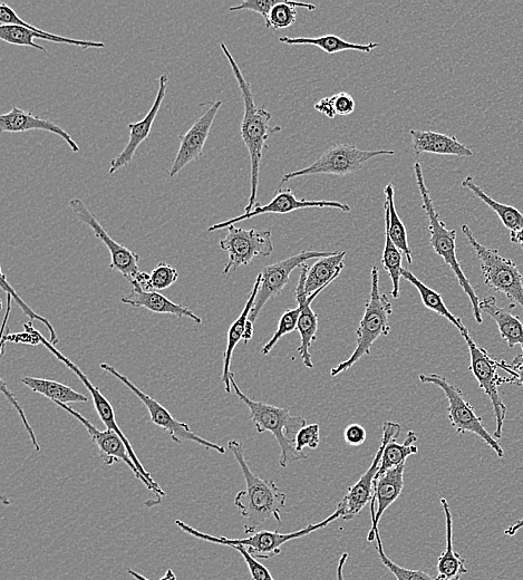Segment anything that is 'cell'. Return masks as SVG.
Listing matches in <instances>:
<instances>
[{"label":"cell","mask_w":523,"mask_h":580,"mask_svg":"<svg viewBox=\"0 0 523 580\" xmlns=\"http://www.w3.org/2000/svg\"><path fill=\"white\" fill-rule=\"evenodd\" d=\"M220 47L221 51L227 57L232 72H234L245 104V114L240 125V133L250 157L251 192L248 205L245 209V214H249L258 203L260 166L261 160L264 157V151L268 148L267 141L271 134L282 131V128L277 127V125H271L270 122L273 119V114L265 108H258L255 103L253 91H251V85L245 79L244 74H242L235 57L232 56L225 43H221Z\"/></svg>","instance_id":"cell-1"},{"label":"cell","mask_w":523,"mask_h":580,"mask_svg":"<svg viewBox=\"0 0 523 580\" xmlns=\"http://www.w3.org/2000/svg\"><path fill=\"white\" fill-rule=\"evenodd\" d=\"M228 448L234 454L242 475L246 481V489L238 492L235 506L246 519L245 533L253 535L261 525L271 518L282 524V510L286 506L287 496L280 491L273 480L259 478L250 470L244 444L237 440H230Z\"/></svg>","instance_id":"cell-2"},{"label":"cell","mask_w":523,"mask_h":580,"mask_svg":"<svg viewBox=\"0 0 523 580\" xmlns=\"http://www.w3.org/2000/svg\"><path fill=\"white\" fill-rule=\"evenodd\" d=\"M230 383L239 400L247 405L250 419L255 424L257 432H270L277 440L280 448V467L287 468L289 464L307 460V454L299 452L296 448L297 434L306 427V419L294 417L287 409L249 399L240 390L234 373L230 375Z\"/></svg>","instance_id":"cell-3"},{"label":"cell","mask_w":523,"mask_h":580,"mask_svg":"<svg viewBox=\"0 0 523 580\" xmlns=\"http://www.w3.org/2000/svg\"><path fill=\"white\" fill-rule=\"evenodd\" d=\"M413 170L423 200V209L429 219L431 247L435 251V254L440 256L444 260V263L450 267L455 277L458 278V282L463 289V292L466 293L470 299L474 318H476L477 323L482 324L483 318L480 309L481 301L466 274L463 273L457 257V231L454 229L449 230L441 220L437 209H435L430 191L425 185L424 174L420 162H415Z\"/></svg>","instance_id":"cell-4"},{"label":"cell","mask_w":523,"mask_h":580,"mask_svg":"<svg viewBox=\"0 0 523 580\" xmlns=\"http://www.w3.org/2000/svg\"><path fill=\"white\" fill-rule=\"evenodd\" d=\"M371 276L370 301L366 303L364 316L356 331L357 343L355 351L350 359L334 367L331 371L332 377L351 369L364 356L370 355L372 346L377 338L389 336L390 334L389 318L393 314V307L389 297L381 293L380 272L376 266H373Z\"/></svg>","instance_id":"cell-5"},{"label":"cell","mask_w":523,"mask_h":580,"mask_svg":"<svg viewBox=\"0 0 523 580\" xmlns=\"http://www.w3.org/2000/svg\"><path fill=\"white\" fill-rule=\"evenodd\" d=\"M462 232L480 260L484 284L505 295L512 306L523 308V275L515 261L501 256L498 249L480 244L469 226L463 225Z\"/></svg>","instance_id":"cell-6"},{"label":"cell","mask_w":523,"mask_h":580,"mask_svg":"<svg viewBox=\"0 0 523 580\" xmlns=\"http://www.w3.org/2000/svg\"><path fill=\"white\" fill-rule=\"evenodd\" d=\"M342 518V510L338 509L334 512L332 516H329L322 522H318L315 525H308L306 528L295 531L292 534H280L277 531H259L248 538L244 539H229L226 537L211 536L201 531L184 524L181 520H176V525L184 531V533L195 537L197 539L208 541V543H213L217 545H222L226 547L232 546H242L248 549L251 556L258 559H270L282 554V547L288 543L290 540L303 538L309 534L315 533V531L327 527L331 522Z\"/></svg>","instance_id":"cell-7"},{"label":"cell","mask_w":523,"mask_h":580,"mask_svg":"<svg viewBox=\"0 0 523 580\" xmlns=\"http://www.w3.org/2000/svg\"><path fill=\"white\" fill-rule=\"evenodd\" d=\"M419 380L423 384L437 385L447 396L449 402L448 418L455 431L460 434L473 433L478 435L481 440L488 444V447L497 453L499 458L505 457V451H503L501 444L484 427L482 419L478 417L476 410L464 398L463 392L457 385L450 383L439 374H421Z\"/></svg>","instance_id":"cell-8"},{"label":"cell","mask_w":523,"mask_h":580,"mask_svg":"<svg viewBox=\"0 0 523 580\" xmlns=\"http://www.w3.org/2000/svg\"><path fill=\"white\" fill-rule=\"evenodd\" d=\"M394 154L395 151H366L358 149L353 144L336 143L311 166L286 173L280 186L290 180L316 176V174H335V176L340 177L350 176V174L362 170L367 161L381 156H394Z\"/></svg>","instance_id":"cell-9"},{"label":"cell","mask_w":523,"mask_h":580,"mask_svg":"<svg viewBox=\"0 0 523 580\" xmlns=\"http://www.w3.org/2000/svg\"><path fill=\"white\" fill-rule=\"evenodd\" d=\"M466 340L470 352V371L479 383L480 389L489 396L492 403L493 412L497 421V430L495 437L497 440L502 438L503 424H505L507 415V406L503 403L499 394V386L506 383V377L498 374L499 362L493 359L484 348L477 345L472 340L469 331L461 333Z\"/></svg>","instance_id":"cell-10"},{"label":"cell","mask_w":523,"mask_h":580,"mask_svg":"<svg viewBox=\"0 0 523 580\" xmlns=\"http://www.w3.org/2000/svg\"><path fill=\"white\" fill-rule=\"evenodd\" d=\"M0 40L11 45L32 47L35 50L46 53V48L37 45L34 38H40L47 42L66 44L83 48H104V43L74 40V38L63 37L43 31L31 24H28L19 17L11 6L6 3L0 4Z\"/></svg>","instance_id":"cell-11"},{"label":"cell","mask_w":523,"mask_h":580,"mask_svg":"<svg viewBox=\"0 0 523 580\" xmlns=\"http://www.w3.org/2000/svg\"><path fill=\"white\" fill-rule=\"evenodd\" d=\"M220 247L228 254L224 274L235 272L239 267L248 266L257 257H269L274 251L273 234L270 230H246L235 225L228 227V235L220 240Z\"/></svg>","instance_id":"cell-12"},{"label":"cell","mask_w":523,"mask_h":580,"mask_svg":"<svg viewBox=\"0 0 523 580\" xmlns=\"http://www.w3.org/2000/svg\"><path fill=\"white\" fill-rule=\"evenodd\" d=\"M101 369L116 377V379L127 386V388H129L135 395H137L141 402L145 405V408L148 409L151 422L158 425L159 428L166 430L174 442L181 444L184 441H192L207 449L215 450L220 454H226L227 451L224 447L199 437L198 434L190 429L187 423H183L174 419L169 410L164 408V406H162L157 400L151 398L150 395L141 391L138 386H135L128 379L127 376L122 375L119 371H116L113 366L102 363Z\"/></svg>","instance_id":"cell-13"},{"label":"cell","mask_w":523,"mask_h":580,"mask_svg":"<svg viewBox=\"0 0 523 580\" xmlns=\"http://www.w3.org/2000/svg\"><path fill=\"white\" fill-rule=\"evenodd\" d=\"M36 334L38 337H40L41 344H43L45 346V348H47V350L50 351L56 357V359L58 361H61L62 363H64L65 366L67 367V369H70L72 372H74L76 374V376L79 377V379L82 381V383L84 384L87 391H89L91 393L93 403L95 406V410H96V412H98L99 417L101 418L102 422L104 423L106 429H109V430H112V431L118 433L120 435V437L122 438V440L125 442V444H127V449L129 451L130 457L133 460L135 466H137L141 475L151 483L154 490H156V495L158 496V498L160 499L161 497L166 496V493H164L163 490L161 489V487L158 485V483L156 481H154V479L151 477L150 473L144 469L143 464L141 463V461L137 457V454H135L134 449L131 446L130 441L128 440L127 437H125V434L120 429L119 424L116 423L115 414H114L113 406L111 405V403L104 398L103 394L101 393V391L98 388H95L93 383L89 380V377H87L82 372V370L80 369L79 366L75 365L69 359V357H66L60 351H58L57 348H55V346L51 342H48L47 340H45V337L40 332L36 331Z\"/></svg>","instance_id":"cell-14"},{"label":"cell","mask_w":523,"mask_h":580,"mask_svg":"<svg viewBox=\"0 0 523 580\" xmlns=\"http://www.w3.org/2000/svg\"><path fill=\"white\" fill-rule=\"evenodd\" d=\"M335 251L304 250L302 253L278 261L273 265L266 266L260 273L261 285L256 302L249 315V321L255 323L265 305L278 295L283 293L289 282L290 275L297 267H300L311 259H321L332 256Z\"/></svg>","instance_id":"cell-15"},{"label":"cell","mask_w":523,"mask_h":580,"mask_svg":"<svg viewBox=\"0 0 523 580\" xmlns=\"http://www.w3.org/2000/svg\"><path fill=\"white\" fill-rule=\"evenodd\" d=\"M70 208L83 224L92 228L95 237L100 239L106 248L110 250V267L127 278L132 288L137 287L139 277L142 273L139 266L140 256L137 253H133L132 250L116 243L108 234V231L104 229L101 222L92 214L91 210L85 206L83 200L79 198L72 199L70 201Z\"/></svg>","instance_id":"cell-16"},{"label":"cell","mask_w":523,"mask_h":580,"mask_svg":"<svg viewBox=\"0 0 523 580\" xmlns=\"http://www.w3.org/2000/svg\"><path fill=\"white\" fill-rule=\"evenodd\" d=\"M401 425L399 423L387 421L383 424V435L381 446L377 450L370 468L358 480L354 486L347 489L344 499L338 505V509L342 510L343 520H351L356 517L366 507L368 502L372 500L374 491V482L377 473H379L383 458L384 450L391 441L396 440L401 433Z\"/></svg>","instance_id":"cell-17"},{"label":"cell","mask_w":523,"mask_h":580,"mask_svg":"<svg viewBox=\"0 0 523 580\" xmlns=\"http://www.w3.org/2000/svg\"><path fill=\"white\" fill-rule=\"evenodd\" d=\"M55 404L60 406L61 409L71 414L72 417L84 425L87 433L90 434V438L96 444V447H98L100 458L104 461L106 466H113L115 462H124L132 470L134 476L143 482L145 487L156 493V490H154L151 483L141 475L137 466H135L127 449V444H125L118 433L109 429L100 431L98 428L94 427L90 420L84 418L81 413L76 412L70 408L69 405L60 402H56Z\"/></svg>","instance_id":"cell-18"},{"label":"cell","mask_w":523,"mask_h":580,"mask_svg":"<svg viewBox=\"0 0 523 580\" xmlns=\"http://www.w3.org/2000/svg\"><path fill=\"white\" fill-rule=\"evenodd\" d=\"M309 208H331V209H338L342 210L343 212H351V206L346 205V203L338 202V201H328V200H318V201H311V200H299L295 196V193L292 189H282L279 188L276 192V195L273 200H271L268 205L261 206L257 203L256 207L253 211H250L249 214H244L236 218H232L225 222H220V224H216L211 226L208 231L213 232L216 230L228 228L230 226H234L237 222L244 221L247 219L255 218L261 215L266 214H276V215H287L290 212H294L297 210L302 209H309Z\"/></svg>","instance_id":"cell-19"},{"label":"cell","mask_w":523,"mask_h":580,"mask_svg":"<svg viewBox=\"0 0 523 580\" xmlns=\"http://www.w3.org/2000/svg\"><path fill=\"white\" fill-rule=\"evenodd\" d=\"M222 101L213 103L208 111L192 127L180 135V148L169 170V177L174 178L192 161H198L209 138L210 130L221 108Z\"/></svg>","instance_id":"cell-20"},{"label":"cell","mask_w":523,"mask_h":580,"mask_svg":"<svg viewBox=\"0 0 523 580\" xmlns=\"http://www.w3.org/2000/svg\"><path fill=\"white\" fill-rule=\"evenodd\" d=\"M302 272H300L298 286L296 288V301L300 309V314L298 318L297 331L300 335V346L298 347V353L302 356V360L307 369H313L314 363L312 361V354L309 352L313 343L317 340L318 331V316L312 309V304L315 298L323 292L325 288L317 290L311 296H308L305 292V285L308 275L309 267L304 264L300 266Z\"/></svg>","instance_id":"cell-21"},{"label":"cell","mask_w":523,"mask_h":580,"mask_svg":"<svg viewBox=\"0 0 523 580\" xmlns=\"http://www.w3.org/2000/svg\"><path fill=\"white\" fill-rule=\"evenodd\" d=\"M169 85V76L163 74L159 77V90L156 100L147 115L139 122L129 124L130 139L127 147L114 158L110 164L109 174L119 171L123 167H127L133 161L135 153H137L140 145L149 138L154 121H156L158 113L161 110L162 103L166 99Z\"/></svg>","instance_id":"cell-22"},{"label":"cell","mask_w":523,"mask_h":580,"mask_svg":"<svg viewBox=\"0 0 523 580\" xmlns=\"http://www.w3.org/2000/svg\"><path fill=\"white\" fill-rule=\"evenodd\" d=\"M405 463L401 466L386 471L383 476L376 478L374 482L373 497L371 500L372 527L367 540L370 543L380 533L379 525L384 512L399 499L404 488Z\"/></svg>","instance_id":"cell-23"},{"label":"cell","mask_w":523,"mask_h":580,"mask_svg":"<svg viewBox=\"0 0 523 580\" xmlns=\"http://www.w3.org/2000/svg\"><path fill=\"white\" fill-rule=\"evenodd\" d=\"M33 130H42L58 135L63 139L74 153H79L81 148L71 137L70 133L63 130L54 122L35 116L14 106L11 112L0 115V131L3 133H23Z\"/></svg>","instance_id":"cell-24"},{"label":"cell","mask_w":523,"mask_h":580,"mask_svg":"<svg viewBox=\"0 0 523 580\" xmlns=\"http://www.w3.org/2000/svg\"><path fill=\"white\" fill-rule=\"evenodd\" d=\"M412 145L416 154L431 153L439 156L472 157L473 152L453 135L433 131L412 130Z\"/></svg>","instance_id":"cell-25"},{"label":"cell","mask_w":523,"mask_h":580,"mask_svg":"<svg viewBox=\"0 0 523 580\" xmlns=\"http://www.w3.org/2000/svg\"><path fill=\"white\" fill-rule=\"evenodd\" d=\"M121 301L125 305L147 308L152 313L189 317L193 322L202 323V319L190 311L189 308L173 303L166 296L156 292V290L145 292L143 289L132 288V292L128 296L122 297Z\"/></svg>","instance_id":"cell-26"},{"label":"cell","mask_w":523,"mask_h":580,"mask_svg":"<svg viewBox=\"0 0 523 580\" xmlns=\"http://www.w3.org/2000/svg\"><path fill=\"white\" fill-rule=\"evenodd\" d=\"M441 505L445 516V529H447V546L438 559V576L435 578L437 580H460L463 575L468 573L467 567L464 566L466 559L454 551L453 520L448 500L442 498Z\"/></svg>","instance_id":"cell-27"},{"label":"cell","mask_w":523,"mask_h":580,"mask_svg":"<svg viewBox=\"0 0 523 580\" xmlns=\"http://www.w3.org/2000/svg\"><path fill=\"white\" fill-rule=\"evenodd\" d=\"M480 309L481 313H486L497 323L500 335L508 343L509 348L520 345L523 351V324L518 316L498 306L493 296L483 298Z\"/></svg>","instance_id":"cell-28"},{"label":"cell","mask_w":523,"mask_h":580,"mask_svg":"<svg viewBox=\"0 0 523 580\" xmlns=\"http://www.w3.org/2000/svg\"><path fill=\"white\" fill-rule=\"evenodd\" d=\"M261 285V276L258 275L256 279V283L254 285L253 290H251L250 296L248 301L245 305L244 311L240 314V316L236 319L234 324H232L228 331L227 336V348L224 353V372H222V382L225 384L226 393H231V383H230V366L232 361V355H234L235 348L239 344L241 340H244L245 328L246 324L249 321V315L251 311H253L257 295L259 293Z\"/></svg>","instance_id":"cell-29"},{"label":"cell","mask_w":523,"mask_h":580,"mask_svg":"<svg viewBox=\"0 0 523 580\" xmlns=\"http://www.w3.org/2000/svg\"><path fill=\"white\" fill-rule=\"evenodd\" d=\"M346 251H335L332 256L318 259L312 268H309L305 292L311 296L317 290L326 288L340 276L344 268Z\"/></svg>","instance_id":"cell-30"},{"label":"cell","mask_w":523,"mask_h":580,"mask_svg":"<svg viewBox=\"0 0 523 580\" xmlns=\"http://www.w3.org/2000/svg\"><path fill=\"white\" fill-rule=\"evenodd\" d=\"M279 42L286 45H313L321 48L327 54H337L345 51H356L364 54L371 53L379 43L354 44L346 42L337 35H324L319 37H280Z\"/></svg>","instance_id":"cell-31"},{"label":"cell","mask_w":523,"mask_h":580,"mask_svg":"<svg viewBox=\"0 0 523 580\" xmlns=\"http://www.w3.org/2000/svg\"><path fill=\"white\" fill-rule=\"evenodd\" d=\"M385 192V230L389 232V235L394 243V245L402 251V254L408 260L409 264L413 263L412 250L409 246L408 231L403 224L399 214H397L394 201V187L392 183L387 185L384 189Z\"/></svg>","instance_id":"cell-32"},{"label":"cell","mask_w":523,"mask_h":580,"mask_svg":"<svg viewBox=\"0 0 523 580\" xmlns=\"http://www.w3.org/2000/svg\"><path fill=\"white\" fill-rule=\"evenodd\" d=\"M22 383L33 392L45 396L48 400L63 404L86 403L89 398L82 393L76 392L70 386H66L56 381L37 379V377L25 376Z\"/></svg>","instance_id":"cell-33"},{"label":"cell","mask_w":523,"mask_h":580,"mask_svg":"<svg viewBox=\"0 0 523 580\" xmlns=\"http://www.w3.org/2000/svg\"><path fill=\"white\" fill-rule=\"evenodd\" d=\"M402 277L418 289L422 303L426 308L430 309L431 312L448 319L451 324L458 328L460 333L468 330V328L463 325L461 318L454 316L449 311V308L445 305L441 294L435 292L434 289L422 283L418 277L410 272L409 269L403 268Z\"/></svg>","instance_id":"cell-34"},{"label":"cell","mask_w":523,"mask_h":580,"mask_svg":"<svg viewBox=\"0 0 523 580\" xmlns=\"http://www.w3.org/2000/svg\"><path fill=\"white\" fill-rule=\"evenodd\" d=\"M462 187L473 192V195L482 200L486 205L496 212L503 226L511 232L523 228V214L517 208L503 205V203L493 200L484 192L472 177H467L462 181Z\"/></svg>","instance_id":"cell-35"},{"label":"cell","mask_w":523,"mask_h":580,"mask_svg":"<svg viewBox=\"0 0 523 580\" xmlns=\"http://www.w3.org/2000/svg\"><path fill=\"white\" fill-rule=\"evenodd\" d=\"M416 441H418V434L409 431L403 444L397 443L396 440L387 444L376 478L383 476L386 471L401 466L410 456L419 453V448L415 446Z\"/></svg>","instance_id":"cell-36"},{"label":"cell","mask_w":523,"mask_h":580,"mask_svg":"<svg viewBox=\"0 0 523 580\" xmlns=\"http://www.w3.org/2000/svg\"><path fill=\"white\" fill-rule=\"evenodd\" d=\"M402 259V251L394 245L389 232L385 230V246L382 263L392 280L393 289L391 295L395 299L400 296V282L403 272Z\"/></svg>","instance_id":"cell-37"},{"label":"cell","mask_w":523,"mask_h":580,"mask_svg":"<svg viewBox=\"0 0 523 580\" xmlns=\"http://www.w3.org/2000/svg\"><path fill=\"white\" fill-rule=\"evenodd\" d=\"M297 8H304L309 12H314L316 6L313 4L287 2V0H283V2H280L271 9L269 21L266 24V27L282 29L294 25L298 15Z\"/></svg>","instance_id":"cell-38"},{"label":"cell","mask_w":523,"mask_h":580,"mask_svg":"<svg viewBox=\"0 0 523 580\" xmlns=\"http://www.w3.org/2000/svg\"><path fill=\"white\" fill-rule=\"evenodd\" d=\"M376 553L379 555L383 565L390 570V572L395 576L397 580H437V578L431 577L429 574L422 572V570H412L408 568H403L393 562L385 554L383 541L381 534L376 535Z\"/></svg>","instance_id":"cell-39"},{"label":"cell","mask_w":523,"mask_h":580,"mask_svg":"<svg viewBox=\"0 0 523 580\" xmlns=\"http://www.w3.org/2000/svg\"><path fill=\"white\" fill-rule=\"evenodd\" d=\"M299 314L300 309L298 306L293 309H288V311L283 314L282 318H280L276 333L263 347L261 354L268 355L271 351H273V348L279 342V340H282L285 335L293 333L296 330Z\"/></svg>","instance_id":"cell-40"},{"label":"cell","mask_w":523,"mask_h":580,"mask_svg":"<svg viewBox=\"0 0 523 580\" xmlns=\"http://www.w3.org/2000/svg\"><path fill=\"white\" fill-rule=\"evenodd\" d=\"M178 278L179 273L176 268H173L166 263H160L150 274V292H153V290H156L157 292V290L168 289L173 284L177 283Z\"/></svg>","instance_id":"cell-41"},{"label":"cell","mask_w":523,"mask_h":580,"mask_svg":"<svg viewBox=\"0 0 523 580\" xmlns=\"http://www.w3.org/2000/svg\"><path fill=\"white\" fill-rule=\"evenodd\" d=\"M2 288L5 290V292L7 294H11L13 299H15L16 303L18 304L19 307H21L23 309V312L29 317L31 318V322L34 321V319H36V321H40L41 323H43L47 328H48V332H50L51 335V343L55 346L58 343V337L57 334L54 330V327L51 325L50 322H48V319L36 314L33 309L31 307H29L21 297L18 296V294L15 292L13 286L11 284H9L7 282L6 276L2 273Z\"/></svg>","instance_id":"cell-42"},{"label":"cell","mask_w":523,"mask_h":580,"mask_svg":"<svg viewBox=\"0 0 523 580\" xmlns=\"http://www.w3.org/2000/svg\"><path fill=\"white\" fill-rule=\"evenodd\" d=\"M280 2H283V0H245V2H242L238 6L230 7L229 12H255L263 16L265 23L267 24L269 21L271 9H273Z\"/></svg>","instance_id":"cell-43"},{"label":"cell","mask_w":523,"mask_h":580,"mask_svg":"<svg viewBox=\"0 0 523 580\" xmlns=\"http://www.w3.org/2000/svg\"><path fill=\"white\" fill-rule=\"evenodd\" d=\"M321 442V435H319V425H306L305 428L299 431L296 438V448L299 452H304L305 448L315 450Z\"/></svg>","instance_id":"cell-44"},{"label":"cell","mask_w":523,"mask_h":580,"mask_svg":"<svg viewBox=\"0 0 523 580\" xmlns=\"http://www.w3.org/2000/svg\"><path fill=\"white\" fill-rule=\"evenodd\" d=\"M231 548L239 551L245 563L248 566L249 572L253 580H275L269 570L261 563L257 562L254 556H251L248 549L242 546H232Z\"/></svg>","instance_id":"cell-45"},{"label":"cell","mask_w":523,"mask_h":580,"mask_svg":"<svg viewBox=\"0 0 523 580\" xmlns=\"http://www.w3.org/2000/svg\"><path fill=\"white\" fill-rule=\"evenodd\" d=\"M499 369L509 373L510 377H506V383L516 384L523 388V353L517 356L512 363L500 361Z\"/></svg>","instance_id":"cell-46"},{"label":"cell","mask_w":523,"mask_h":580,"mask_svg":"<svg viewBox=\"0 0 523 580\" xmlns=\"http://www.w3.org/2000/svg\"><path fill=\"white\" fill-rule=\"evenodd\" d=\"M2 391L6 395V398L9 400V402H11L14 405V408L17 410L18 414L21 415L22 422L25 425V428L29 434V438H31V441H32L33 446L35 447L36 451H40L41 450L40 443H38V441H37L36 435L31 427V424L28 423V420L26 418V415H25L24 409L22 408V405L19 404V402L16 400L13 393L8 390L7 385L4 381H2Z\"/></svg>","instance_id":"cell-47"},{"label":"cell","mask_w":523,"mask_h":580,"mask_svg":"<svg viewBox=\"0 0 523 580\" xmlns=\"http://www.w3.org/2000/svg\"><path fill=\"white\" fill-rule=\"evenodd\" d=\"M333 101L337 116L351 115L356 109V103L353 96L346 92L333 95Z\"/></svg>","instance_id":"cell-48"},{"label":"cell","mask_w":523,"mask_h":580,"mask_svg":"<svg viewBox=\"0 0 523 580\" xmlns=\"http://www.w3.org/2000/svg\"><path fill=\"white\" fill-rule=\"evenodd\" d=\"M367 433L360 424H351L345 430L344 439L352 447L362 446L366 441Z\"/></svg>","instance_id":"cell-49"},{"label":"cell","mask_w":523,"mask_h":580,"mask_svg":"<svg viewBox=\"0 0 523 580\" xmlns=\"http://www.w3.org/2000/svg\"><path fill=\"white\" fill-rule=\"evenodd\" d=\"M314 108L319 113L324 114L327 116L328 119H335L337 114L334 108V101L333 96H329V98H324L319 100L315 105Z\"/></svg>","instance_id":"cell-50"},{"label":"cell","mask_w":523,"mask_h":580,"mask_svg":"<svg viewBox=\"0 0 523 580\" xmlns=\"http://www.w3.org/2000/svg\"><path fill=\"white\" fill-rule=\"evenodd\" d=\"M347 559H348V554L344 553L342 555V557L340 558V562H338V566H337V570H336L337 580H345L344 579V567H345V564L347 562Z\"/></svg>","instance_id":"cell-51"},{"label":"cell","mask_w":523,"mask_h":580,"mask_svg":"<svg viewBox=\"0 0 523 580\" xmlns=\"http://www.w3.org/2000/svg\"><path fill=\"white\" fill-rule=\"evenodd\" d=\"M523 528V518L519 519L515 524L511 525L505 530V535L512 537L515 536L520 529Z\"/></svg>","instance_id":"cell-52"},{"label":"cell","mask_w":523,"mask_h":580,"mask_svg":"<svg viewBox=\"0 0 523 580\" xmlns=\"http://www.w3.org/2000/svg\"><path fill=\"white\" fill-rule=\"evenodd\" d=\"M512 244L519 245L523 248V228L518 231H513L510 234Z\"/></svg>","instance_id":"cell-53"},{"label":"cell","mask_w":523,"mask_h":580,"mask_svg":"<svg viewBox=\"0 0 523 580\" xmlns=\"http://www.w3.org/2000/svg\"><path fill=\"white\" fill-rule=\"evenodd\" d=\"M254 323L248 321L246 324V328H245V334H244V341L247 344L250 340H253L254 337Z\"/></svg>","instance_id":"cell-54"}]
</instances>
